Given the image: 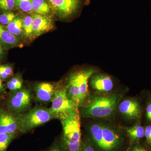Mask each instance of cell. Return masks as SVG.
<instances>
[{
  "instance_id": "1",
  "label": "cell",
  "mask_w": 151,
  "mask_h": 151,
  "mask_svg": "<svg viewBox=\"0 0 151 151\" xmlns=\"http://www.w3.org/2000/svg\"><path fill=\"white\" fill-rule=\"evenodd\" d=\"M119 97L117 93L89 96L86 103L81 107V114L85 117L97 119L112 117L116 111Z\"/></svg>"
},
{
  "instance_id": "2",
  "label": "cell",
  "mask_w": 151,
  "mask_h": 151,
  "mask_svg": "<svg viewBox=\"0 0 151 151\" xmlns=\"http://www.w3.org/2000/svg\"><path fill=\"white\" fill-rule=\"evenodd\" d=\"M59 119L63 127L60 145L65 151H81V118L78 109Z\"/></svg>"
},
{
  "instance_id": "3",
  "label": "cell",
  "mask_w": 151,
  "mask_h": 151,
  "mask_svg": "<svg viewBox=\"0 0 151 151\" xmlns=\"http://www.w3.org/2000/svg\"><path fill=\"white\" fill-rule=\"evenodd\" d=\"M96 72L94 69L77 70L70 74L65 87L67 96L78 108L82 107L89 97L88 81Z\"/></svg>"
},
{
  "instance_id": "4",
  "label": "cell",
  "mask_w": 151,
  "mask_h": 151,
  "mask_svg": "<svg viewBox=\"0 0 151 151\" xmlns=\"http://www.w3.org/2000/svg\"><path fill=\"white\" fill-rule=\"evenodd\" d=\"M89 132L93 140L103 150H112L120 142L118 132L108 124L100 122L94 123L89 127Z\"/></svg>"
},
{
  "instance_id": "5",
  "label": "cell",
  "mask_w": 151,
  "mask_h": 151,
  "mask_svg": "<svg viewBox=\"0 0 151 151\" xmlns=\"http://www.w3.org/2000/svg\"><path fill=\"white\" fill-rule=\"evenodd\" d=\"M18 118L19 132L24 133L56 118L49 108L39 107L34 108L24 115L18 116Z\"/></svg>"
},
{
  "instance_id": "6",
  "label": "cell",
  "mask_w": 151,
  "mask_h": 151,
  "mask_svg": "<svg viewBox=\"0 0 151 151\" xmlns=\"http://www.w3.org/2000/svg\"><path fill=\"white\" fill-rule=\"evenodd\" d=\"M51 102L49 109L57 119H60L78 109L68 97L65 87L56 89Z\"/></svg>"
},
{
  "instance_id": "7",
  "label": "cell",
  "mask_w": 151,
  "mask_h": 151,
  "mask_svg": "<svg viewBox=\"0 0 151 151\" xmlns=\"http://www.w3.org/2000/svg\"><path fill=\"white\" fill-rule=\"evenodd\" d=\"M32 100V94L30 90L24 89L12 94L8 101L7 105L11 111L20 113L29 109Z\"/></svg>"
},
{
  "instance_id": "8",
  "label": "cell",
  "mask_w": 151,
  "mask_h": 151,
  "mask_svg": "<svg viewBox=\"0 0 151 151\" xmlns=\"http://www.w3.org/2000/svg\"><path fill=\"white\" fill-rule=\"evenodd\" d=\"M58 15L62 18L70 17L81 8V0H47Z\"/></svg>"
},
{
  "instance_id": "9",
  "label": "cell",
  "mask_w": 151,
  "mask_h": 151,
  "mask_svg": "<svg viewBox=\"0 0 151 151\" xmlns=\"http://www.w3.org/2000/svg\"><path fill=\"white\" fill-rule=\"evenodd\" d=\"M89 82L92 89L98 93H109L114 87L113 79L106 73L95 72L89 78Z\"/></svg>"
},
{
  "instance_id": "10",
  "label": "cell",
  "mask_w": 151,
  "mask_h": 151,
  "mask_svg": "<svg viewBox=\"0 0 151 151\" xmlns=\"http://www.w3.org/2000/svg\"><path fill=\"white\" fill-rule=\"evenodd\" d=\"M31 15L33 19V37H37L53 28V21L51 17L37 14H32Z\"/></svg>"
},
{
  "instance_id": "11",
  "label": "cell",
  "mask_w": 151,
  "mask_h": 151,
  "mask_svg": "<svg viewBox=\"0 0 151 151\" xmlns=\"http://www.w3.org/2000/svg\"><path fill=\"white\" fill-rule=\"evenodd\" d=\"M118 108L122 116L128 120H136L141 116L140 105L134 99H125L119 104Z\"/></svg>"
},
{
  "instance_id": "12",
  "label": "cell",
  "mask_w": 151,
  "mask_h": 151,
  "mask_svg": "<svg viewBox=\"0 0 151 151\" xmlns=\"http://www.w3.org/2000/svg\"><path fill=\"white\" fill-rule=\"evenodd\" d=\"M18 117L0 110V134H13L19 131Z\"/></svg>"
},
{
  "instance_id": "13",
  "label": "cell",
  "mask_w": 151,
  "mask_h": 151,
  "mask_svg": "<svg viewBox=\"0 0 151 151\" xmlns=\"http://www.w3.org/2000/svg\"><path fill=\"white\" fill-rule=\"evenodd\" d=\"M56 90L54 85L51 83L42 82L36 86V97L39 101L42 103L51 102Z\"/></svg>"
},
{
  "instance_id": "14",
  "label": "cell",
  "mask_w": 151,
  "mask_h": 151,
  "mask_svg": "<svg viewBox=\"0 0 151 151\" xmlns=\"http://www.w3.org/2000/svg\"><path fill=\"white\" fill-rule=\"evenodd\" d=\"M0 44L5 47H12L18 46L20 44L19 38L14 35L0 24Z\"/></svg>"
},
{
  "instance_id": "15",
  "label": "cell",
  "mask_w": 151,
  "mask_h": 151,
  "mask_svg": "<svg viewBox=\"0 0 151 151\" xmlns=\"http://www.w3.org/2000/svg\"><path fill=\"white\" fill-rule=\"evenodd\" d=\"M5 27L10 32L17 37H19L24 34L23 29L22 19L20 17H16L15 18Z\"/></svg>"
},
{
  "instance_id": "16",
  "label": "cell",
  "mask_w": 151,
  "mask_h": 151,
  "mask_svg": "<svg viewBox=\"0 0 151 151\" xmlns=\"http://www.w3.org/2000/svg\"><path fill=\"white\" fill-rule=\"evenodd\" d=\"M124 129L132 140L139 139L145 136V129L139 125L130 127H124Z\"/></svg>"
},
{
  "instance_id": "17",
  "label": "cell",
  "mask_w": 151,
  "mask_h": 151,
  "mask_svg": "<svg viewBox=\"0 0 151 151\" xmlns=\"http://www.w3.org/2000/svg\"><path fill=\"white\" fill-rule=\"evenodd\" d=\"M32 7L33 12L39 14H47L50 10L49 5L45 0H32Z\"/></svg>"
},
{
  "instance_id": "18",
  "label": "cell",
  "mask_w": 151,
  "mask_h": 151,
  "mask_svg": "<svg viewBox=\"0 0 151 151\" xmlns=\"http://www.w3.org/2000/svg\"><path fill=\"white\" fill-rule=\"evenodd\" d=\"M17 134H0V151H6L10 144L16 137Z\"/></svg>"
},
{
  "instance_id": "19",
  "label": "cell",
  "mask_w": 151,
  "mask_h": 151,
  "mask_svg": "<svg viewBox=\"0 0 151 151\" xmlns=\"http://www.w3.org/2000/svg\"><path fill=\"white\" fill-rule=\"evenodd\" d=\"M23 29L25 35L28 37H32L33 19L31 15H26L22 19Z\"/></svg>"
},
{
  "instance_id": "20",
  "label": "cell",
  "mask_w": 151,
  "mask_h": 151,
  "mask_svg": "<svg viewBox=\"0 0 151 151\" xmlns=\"http://www.w3.org/2000/svg\"><path fill=\"white\" fill-rule=\"evenodd\" d=\"M15 7L24 12H33L32 7V0H15Z\"/></svg>"
},
{
  "instance_id": "21",
  "label": "cell",
  "mask_w": 151,
  "mask_h": 151,
  "mask_svg": "<svg viewBox=\"0 0 151 151\" xmlns=\"http://www.w3.org/2000/svg\"><path fill=\"white\" fill-rule=\"evenodd\" d=\"M22 84L23 81L22 78L18 76H15L8 82L7 86L11 91H18L21 89Z\"/></svg>"
},
{
  "instance_id": "22",
  "label": "cell",
  "mask_w": 151,
  "mask_h": 151,
  "mask_svg": "<svg viewBox=\"0 0 151 151\" xmlns=\"http://www.w3.org/2000/svg\"><path fill=\"white\" fill-rule=\"evenodd\" d=\"M16 15L11 12H7L0 15V24L6 27L12 21Z\"/></svg>"
},
{
  "instance_id": "23",
  "label": "cell",
  "mask_w": 151,
  "mask_h": 151,
  "mask_svg": "<svg viewBox=\"0 0 151 151\" xmlns=\"http://www.w3.org/2000/svg\"><path fill=\"white\" fill-rule=\"evenodd\" d=\"M15 7V0H0V11L9 12Z\"/></svg>"
},
{
  "instance_id": "24",
  "label": "cell",
  "mask_w": 151,
  "mask_h": 151,
  "mask_svg": "<svg viewBox=\"0 0 151 151\" xmlns=\"http://www.w3.org/2000/svg\"><path fill=\"white\" fill-rule=\"evenodd\" d=\"M45 151H65L60 143H55Z\"/></svg>"
},
{
  "instance_id": "25",
  "label": "cell",
  "mask_w": 151,
  "mask_h": 151,
  "mask_svg": "<svg viewBox=\"0 0 151 151\" xmlns=\"http://www.w3.org/2000/svg\"><path fill=\"white\" fill-rule=\"evenodd\" d=\"M145 136L147 142L151 144V126H147L145 129Z\"/></svg>"
},
{
  "instance_id": "26",
  "label": "cell",
  "mask_w": 151,
  "mask_h": 151,
  "mask_svg": "<svg viewBox=\"0 0 151 151\" xmlns=\"http://www.w3.org/2000/svg\"><path fill=\"white\" fill-rule=\"evenodd\" d=\"M146 116L149 122H151V98L149 100L146 108Z\"/></svg>"
},
{
  "instance_id": "27",
  "label": "cell",
  "mask_w": 151,
  "mask_h": 151,
  "mask_svg": "<svg viewBox=\"0 0 151 151\" xmlns=\"http://www.w3.org/2000/svg\"><path fill=\"white\" fill-rule=\"evenodd\" d=\"M1 66L3 70L7 74L9 77L12 76L13 74V70L12 68L7 65H1Z\"/></svg>"
},
{
  "instance_id": "28",
  "label": "cell",
  "mask_w": 151,
  "mask_h": 151,
  "mask_svg": "<svg viewBox=\"0 0 151 151\" xmlns=\"http://www.w3.org/2000/svg\"><path fill=\"white\" fill-rule=\"evenodd\" d=\"M80 151H95L94 148L88 144L83 145L82 143V147Z\"/></svg>"
},
{
  "instance_id": "29",
  "label": "cell",
  "mask_w": 151,
  "mask_h": 151,
  "mask_svg": "<svg viewBox=\"0 0 151 151\" xmlns=\"http://www.w3.org/2000/svg\"><path fill=\"white\" fill-rule=\"evenodd\" d=\"M9 76L3 70L1 66H0V78L3 79H6L8 78Z\"/></svg>"
},
{
  "instance_id": "30",
  "label": "cell",
  "mask_w": 151,
  "mask_h": 151,
  "mask_svg": "<svg viewBox=\"0 0 151 151\" xmlns=\"http://www.w3.org/2000/svg\"><path fill=\"white\" fill-rule=\"evenodd\" d=\"M132 151H148L147 149L141 146H136L133 148Z\"/></svg>"
},
{
  "instance_id": "31",
  "label": "cell",
  "mask_w": 151,
  "mask_h": 151,
  "mask_svg": "<svg viewBox=\"0 0 151 151\" xmlns=\"http://www.w3.org/2000/svg\"><path fill=\"white\" fill-rule=\"evenodd\" d=\"M3 53H4V52H3L2 47L1 45L0 44V58L2 57Z\"/></svg>"
},
{
  "instance_id": "32",
  "label": "cell",
  "mask_w": 151,
  "mask_h": 151,
  "mask_svg": "<svg viewBox=\"0 0 151 151\" xmlns=\"http://www.w3.org/2000/svg\"><path fill=\"white\" fill-rule=\"evenodd\" d=\"M4 89V86L1 80V78H0V92H2Z\"/></svg>"
}]
</instances>
